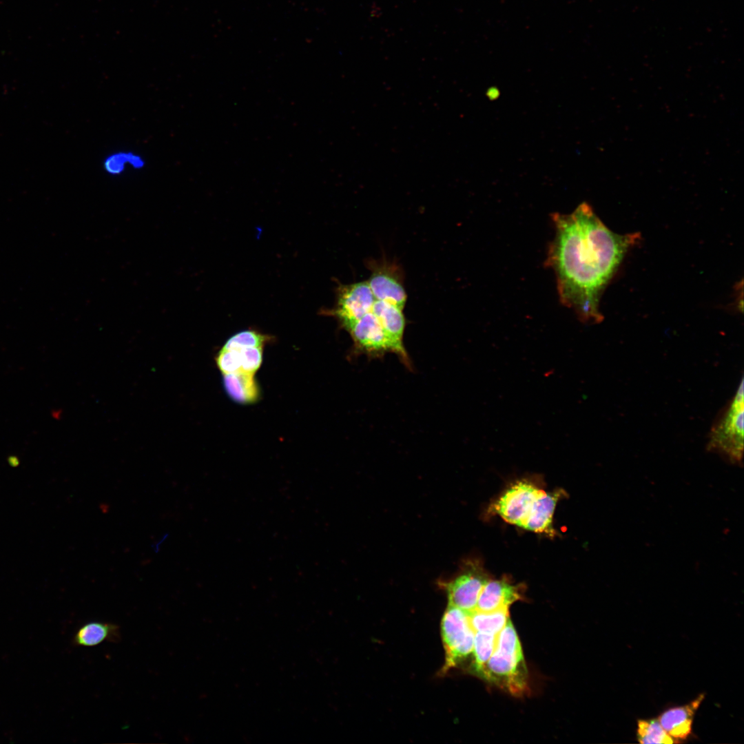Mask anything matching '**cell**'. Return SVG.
<instances>
[{
	"instance_id": "8fae6325",
	"label": "cell",
	"mask_w": 744,
	"mask_h": 744,
	"mask_svg": "<svg viewBox=\"0 0 744 744\" xmlns=\"http://www.w3.org/2000/svg\"><path fill=\"white\" fill-rule=\"evenodd\" d=\"M521 599V590L518 586L512 585L506 580L489 579L481 590L475 610L491 612L508 608Z\"/></svg>"
},
{
	"instance_id": "7c38bea8",
	"label": "cell",
	"mask_w": 744,
	"mask_h": 744,
	"mask_svg": "<svg viewBox=\"0 0 744 744\" xmlns=\"http://www.w3.org/2000/svg\"><path fill=\"white\" fill-rule=\"evenodd\" d=\"M367 282L375 300L404 308L406 294L402 284L391 270L385 268L373 269Z\"/></svg>"
},
{
	"instance_id": "9a60e30c",
	"label": "cell",
	"mask_w": 744,
	"mask_h": 744,
	"mask_svg": "<svg viewBox=\"0 0 744 744\" xmlns=\"http://www.w3.org/2000/svg\"><path fill=\"white\" fill-rule=\"evenodd\" d=\"M121 639L118 625L105 621H89L76 631L74 642L76 645L94 647L103 642H118Z\"/></svg>"
},
{
	"instance_id": "5bb4252c",
	"label": "cell",
	"mask_w": 744,
	"mask_h": 744,
	"mask_svg": "<svg viewBox=\"0 0 744 744\" xmlns=\"http://www.w3.org/2000/svg\"><path fill=\"white\" fill-rule=\"evenodd\" d=\"M223 384L228 396L237 403L252 404L259 398L260 391L254 373L240 370L225 374Z\"/></svg>"
},
{
	"instance_id": "6da1fadb",
	"label": "cell",
	"mask_w": 744,
	"mask_h": 744,
	"mask_svg": "<svg viewBox=\"0 0 744 744\" xmlns=\"http://www.w3.org/2000/svg\"><path fill=\"white\" fill-rule=\"evenodd\" d=\"M552 220L555 234L546 265L555 273L560 301L583 323H600L601 294L640 234L613 232L586 202L570 214H553Z\"/></svg>"
},
{
	"instance_id": "4fadbf2b",
	"label": "cell",
	"mask_w": 744,
	"mask_h": 744,
	"mask_svg": "<svg viewBox=\"0 0 744 744\" xmlns=\"http://www.w3.org/2000/svg\"><path fill=\"white\" fill-rule=\"evenodd\" d=\"M402 309L391 303L375 300L371 311L394 343L407 353L403 343L405 318Z\"/></svg>"
},
{
	"instance_id": "9c48e42d",
	"label": "cell",
	"mask_w": 744,
	"mask_h": 744,
	"mask_svg": "<svg viewBox=\"0 0 744 744\" xmlns=\"http://www.w3.org/2000/svg\"><path fill=\"white\" fill-rule=\"evenodd\" d=\"M564 495V490L546 493L541 490L535 498L521 528L550 537L555 535L552 517L556 505Z\"/></svg>"
},
{
	"instance_id": "277c9868",
	"label": "cell",
	"mask_w": 744,
	"mask_h": 744,
	"mask_svg": "<svg viewBox=\"0 0 744 744\" xmlns=\"http://www.w3.org/2000/svg\"><path fill=\"white\" fill-rule=\"evenodd\" d=\"M441 633L445 650L442 672L471 659L475 631L468 612L448 605L442 619Z\"/></svg>"
},
{
	"instance_id": "d6986e66",
	"label": "cell",
	"mask_w": 744,
	"mask_h": 744,
	"mask_svg": "<svg viewBox=\"0 0 744 744\" xmlns=\"http://www.w3.org/2000/svg\"><path fill=\"white\" fill-rule=\"evenodd\" d=\"M637 738L638 742L643 744L677 743L666 732L657 719L639 720Z\"/></svg>"
},
{
	"instance_id": "3957f363",
	"label": "cell",
	"mask_w": 744,
	"mask_h": 744,
	"mask_svg": "<svg viewBox=\"0 0 744 744\" xmlns=\"http://www.w3.org/2000/svg\"><path fill=\"white\" fill-rule=\"evenodd\" d=\"M743 393L742 378L734 397L712 426L706 445L707 451L737 466L742 464L743 457Z\"/></svg>"
},
{
	"instance_id": "44dd1931",
	"label": "cell",
	"mask_w": 744,
	"mask_h": 744,
	"mask_svg": "<svg viewBox=\"0 0 744 744\" xmlns=\"http://www.w3.org/2000/svg\"><path fill=\"white\" fill-rule=\"evenodd\" d=\"M216 362L223 375L241 370V358L238 349H222L216 358Z\"/></svg>"
},
{
	"instance_id": "30bf717a",
	"label": "cell",
	"mask_w": 744,
	"mask_h": 744,
	"mask_svg": "<svg viewBox=\"0 0 744 744\" xmlns=\"http://www.w3.org/2000/svg\"><path fill=\"white\" fill-rule=\"evenodd\" d=\"M704 696L701 694L688 703L667 709L659 716L657 719L661 726L676 742L690 735L695 713Z\"/></svg>"
},
{
	"instance_id": "e0dca14e",
	"label": "cell",
	"mask_w": 744,
	"mask_h": 744,
	"mask_svg": "<svg viewBox=\"0 0 744 744\" xmlns=\"http://www.w3.org/2000/svg\"><path fill=\"white\" fill-rule=\"evenodd\" d=\"M471 625L475 632L498 634L509 618L508 608L491 612L477 610L468 613Z\"/></svg>"
},
{
	"instance_id": "ac0fdd59",
	"label": "cell",
	"mask_w": 744,
	"mask_h": 744,
	"mask_svg": "<svg viewBox=\"0 0 744 744\" xmlns=\"http://www.w3.org/2000/svg\"><path fill=\"white\" fill-rule=\"evenodd\" d=\"M145 165L144 158L139 154L130 151L115 152L103 160L104 171L110 176L122 174L127 167L134 169H142Z\"/></svg>"
},
{
	"instance_id": "7402d4cb",
	"label": "cell",
	"mask_w": 744,
	"mask_h": 744,
	"mask_svg": "<svg viewBox=\"0 0 744 744\" xmlns=\"http://www.w3.org/2000/svg\"><path fill=\"white\" fill-rule=\"evenodd\" d=\"M262 347H252L238 349L241 358V370L255 373L262 364Z\"/></svg>"
},
{
	"instance_id": "ffe728a7",
	"label": "cell",
	"mask_w": 744,
	"mask_h": 744,
	"mask_svg": "<svg viewBox=\"0 0 744 744\" xmlns=\"http://www.w3.org/2000/svg\"><path fill=\"white\" fill-rule=\"evenodd\" d=\"M269 340V336L256 331H242L231 336L222 349H240L246 347H263L265 343Z\"/></svg>"
},
{
	"instance_id": "52a82bcc",
	"label": "cell",
	"mask_w": 744,
	"mask_h": 744,
	"mask_svg": "<svg viewBox=\"0 0 744 744\" xmlns=\"http://www.w3.org/2000/svg\"><path fill=\"white\" fill-rule=\"evenodd\" d=\"M541 490L528 480L517 481L492 504L491 512L506 522L521 527Z\"/></svg>"
},
{
	"instance_id": "2e32d148",
	"label": "cell",
	"mask_w": 744,
	"mask_h": 744,
	"mask_svg": "<svg viewBox=\"0 0 744 744\" xmlns=\"http://www.w3.org/2000/svg\"><path fill=\"white\" fill-rule=\"evenodd\" d=\"M498 634L475 632L470 672L482 679L485 665L493 654Z\"/></svg>"
},
{
	"instance_id": "603a6c76",
	"label": "cell",
	"mask_w": 744,
	"mask_h": 744,
	"mask_svg": "<svg viewBox=\"0 0 744 744\" xmlns=\"http://www.w3.org/2000/svg\"><path fill=\"white\" fill-rule=\"evenodd\" d=\"M486 96L491 101L496 100L500 96V91L497 87H490L486 90Z\"/></svg>"
},
{
	"instance_id": "ba28073f",
	"label": "cell",
	"mask_w": 744,
	"mask_h": 744,
	"mask_svg": "<svg viewBox=\"0 0 744 744\" xmlns=\"http://www.w3.org/2000/svg\"><path fill=\"white\" fill-rule=\"evenodd\" d=\"M375 301L367 281L342 285L338 291L337 303L332 315L345 329L371 312Z\"/></svg>"
},
{
	"instance_id": "8992f818",
	"label": "cell",
	"mask_w": 744,
	"mask_h": 744,
	"mask_svg": "<svg viewBox=\"0 0 744 744\" xmlns=\"http://www.w3.org/2000/svg\"><path fill=\"white\" fill-rule=\"evenodd\" d=\"M489 578L482 568L475 562H468L462 572L454 579L444 584L448 605L468 613L476 608L479 595Z\"/></svg>"
},
{
	"instance_id": "5b68a950",
	"label": "cell",
	"mask_w": 744,
	"mask_h": 744,
	"mask_svg": "<svg viewBox=\"0 0 744 744\" xmlns=\"http://www.w3.org/2000/svg\"><path fill=\"white\" fill-rule=\"evenodd\" d=\"M345 330L351 335L358 352L378 357L387 352L394 353L404 364L410 366L407 353L394 343L372 311L353 322Z\"/></svg>"
},
{
	"instance_id": "7a4b0ae2",
	"label": "cell",
	"mask_w": 744,
	"mask_h": 744,
	"mask_svg": "<svg viewBox=\"0 0 744 744\" xmlns=\"http://www.w3.org/2000/svg\"><path fill=\"white\" fill-rule=\"evenodd\" d=\"M482 679L517 697L529 693L528 671L520 641L510 619L497 635Z\"/></svg>"
}]
</instances>
